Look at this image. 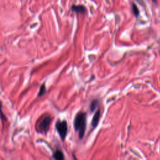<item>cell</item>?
<instances>
[{"mask_svg":"<svg viewBox=\"0 0 160 160\" xmlns=\"http://www.w3.org/2000/svg\"><path fill=\"white\" fill-rule=\"evenodd\" d=\"M153 1L155 2H156V0H153Z\"/></svg>","mask_w":160,"mask_h":160,"instance_id":"12","label":"cell"},{"mask_svg":"<svg viewBox=\"0 0 160 160\" xmlns=\"http://www.w3.org/2000/svg\"><path fill=\"white\" fill-rule=\"evenodd\" d=\"M137 1H138V2H140V3H141L143 2V0H137Z\"/></svg>","mask_w":160,"mask_h":160,"instance_id":"11","label":"cell"},{"mask_svg":"<svg viewBox=\"0 0 160 160\" xmlns=\"http://www.w3.org/2000/svg\"><path fill=\"white\" fill-rule=\"evenodd\" d=\"M98 101L97 100H94L93 101L91 105H90V109H91V111H94V110L96 109V108L97 107V105H98Z\"/></svg>","mask_w":160,"mask_h":160,"instance_id":"9","label":"cell"},{"mask_svg":"<svg viewBox=\"0 0 160 160\" xmlns=\"http://www.w3.org/2000/svg\"><path fill=\"white\" fill-rule=\"evenodd\" d=\"M56 129L61 139L64 141L68 133V124L66 121H58L56 123Z\"/></svg>","mask_w":160,"mask_h":160,"instance_id":"2","label":"cell"},{"mask_svg":"<svg viewBox=\"0 0 160 160\" xmlns=\"http://www.w3.org/2000/svg\"><path fill=\"white\" fill-rule=\"evenodd\" d=\"M53 158L55 160H64V156L61 150H58L53 154Z\"/></svg>","mask_w":160,"mask_h":160,"instance_id":"6","label":"cell"},{"mask_svg":"<svg viewBox=\"0 0 160 160\" xmlns=\"http://www.w3.org/2000/svg\"><path fill=\"white\" fill-rule=\"evenodd\" d=\"M46 92V86L45 84L43 83L41 87H40V89L39 91L38 94V97H40V96H42Z\"/></svg>","mask_w":160,"mask_h":160,"instance_id":"7","label":"cell"},{"mask_svg":"<svg viewBox=\"0 0 160 160\" xmlns=\"http://www.w3.org/2000/svg\"><path fill=\"white\" fill-rule=\"evenodd\" d=\"M100 116H101V112H100V110H98L94 116H93V119H92V122H91V125L93 126V128H96L98 123H99V122H100Z\"/></svg>","mask_w":160,"mask_h":160,"instance_id":"4","label":"cell"},{"mask_svg":"<svg viewBox=\"0 0 160 160\" xmlns=\"http://www.w3.org/2000/svg\"><path fill=\"white\" fill-rule=\"evenodd\" d=\"M132 9H133V13H134V15L136 16H138L139 15V9L137 8V6L135 4H133Z\"/></svg>","mask_w":160,"mask_h":160,"instance_id":"10","label":"cell"},{"mask_svg":"<svg viewBox=\"0 0 160 160\" xmlns=\"http://www.w3.org/2000/svg\"><path fill=\"white\" fill-rule=\"evenodd\" d=\"M71 9L77 13H85L86 12V8L83 5H73Z\"/></svg>","mask_w":160,"mask_h":160,"instance_id":"5","label":"cell"},{"mask_svg":"<svg viewBox=\"0 0 160 160\" xmlns=\"http://www.w3.org/2000/svg\"><path fill=\"white\" fill-rule=\"evenodd\" d=\"M51 122V117L49 116H45L39 125V128L40 131L43 133H46L49 129Z\"/></svg>","mask_w":160,"mask_h":160,"instance_id":"3","label":"cell"},{"mask_svg":"<svg viewBox=\"0 0 160 160\" xmlns=\"http://www.w3.org/2000/svg\"><path fill=\"white\" fill-rule=\"evenodd\" d=\"M0 119H2V122H5L6 121V117L4 115L3 111H2V102L0 101Z\"/></svg>","mask_w":160,"mask_h":160,"instance_id":"8","label":"cell"},{"mask_svg":"<svg viewBox=\"0 0 160 160\" xmlns=\"http://www.w3.org/2000/svg\"><path fill=\"white\" fill-rule=\"evenodd\" d=\"M74 126L75 130L78 132V136L80 139L84 137L86 128V114L80 112L78 113L75 118Z\"/></svg>","mask_w":160,"mask_h":160,"instance_id":"1","label":"cell"}]
</instances>
